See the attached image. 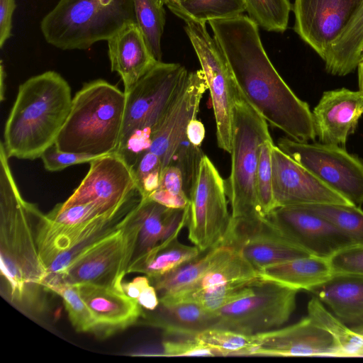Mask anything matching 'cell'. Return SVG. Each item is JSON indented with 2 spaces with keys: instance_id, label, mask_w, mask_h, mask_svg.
<instances>
[{
  "instance_id": "cell-1",
  "label": "cell",
  "mask_w": 363,
  "mask_h": 363,
  "mask_svg": "<svg viewBox=\"0 0 363 363\" xmlns=\"http://www.w3.org/2000/svg\"><path fill=\"white\" fill-rule=\"evenodd\" d=\"M208 23L245 100L268 124L288 138L301 143L315 140L309 106L294 94L272 65L262 43L259 26L242 14Z\"/></svg>"
},
{
  "instance_id": "cell-2",
  "label": "cell",
  "mask_w": 363,
  "mask_h": 363,
  "mask_svg": "<svg viewBox=\"0 0 363 363\" xmlns=\"http://www.w3.org/2000/svg\"><path fill=\"white\" fill-rule=\"evenodd\" d=\"M9 157L0 145L1 274L6 298L30 315L45 308L46 267L39 255L35 228L38 207L22 196Z\"/></svg>"
},
{
  "instance_id": "cell-3",
  "label": "cell",
  "mask_w": 363,
  "mask_h": 363,
  "mask_svg": "<svg viewBox=\"0 0 363 363\" xmlns=\"http://www.w3.org/2000/svg\"><path fill=\"white\" fill-rule=\"evenodd\" d=\"M72 102L68 82L55 71L45 72L22 83L1 141L8 157L29 160L40 157L55 144Z\"/></svg>"
},
{
  "instance_id": "cell-4",
  "label": "cell",
  "mask_w": 363,
  "mask_h": 363,
  "mask_svg": "<svg viewBox=\"0 0 363 363\" xmlns=\"http://www.w3.org/2000/svg\"><path fill=\"white\" fill-rule=\"evenodd\" d=\"M125 94L104 79L84 84L72 98L55 146L62 151L102 156L117 151Z\"/></svg>"
},
{
  "instance_id": "cell-5",
  "label": "cell",
  "mask_w": 363,
  "mask_h": 363,
  "mask_svg": "<svg viewBox=\"0 0 363 363\" xmlns=\"http://www.w3.org/2000/svg\"><path fill=\"white\" fill-rule=\"evenodd\" d=\"M179 63L157 62L125 94L116 151L133 167L151 143L152 133L188 76Z\"/></svg>"
},
{
  "instance_id": "cell-6",
  "label": "cell",
  "mask_w": 363,
  "mask_h": 363,
  "mask_svg": "<svg viewBox=\"0 0 363 363\" xmlns=\"http://www.w3.org/2000/svg\"><path fill=\"white\" fill-rule=\"evenodd\" d=\"M135 22L133 0H60L40 22L45 41L63 50H86Z\"/></svg>"
},
{
  "instance_id": "cell-7",
  "label": "cell",
  "mask_w": 363,
  "mask_h": 363,
  "mask_svg": "<svg viewBox=\"0 0 363 363\" xmlns=\"http://www.w3.org/2000/svg\"><path fill=\"white\" fill-rule=\"evenodd\" d=\"M272 140L269 124L237 89L232 124L231 169L225 180L233 219L264 217L256 194L261 145Z\"/></svg>"
},
{
  "instance_id": "cell-8",
  "label": "cell",
  "mask_w": 363,
  "mask_h": 363,
  "mask_svg": "<svg viewBox=\"0 0 363 363\" xmlns=\"http://www.w3.org/2000/svg\"><path fill=\"white\" fill-rule=\"evenodd\" d=\"M135 207L122 228L82 250L62 272L45 281V289L59 284L91 283L123 291V278L134 257L140 230Z\"/></svg>"
},
{
  "instance_id": "cell-9",
  "label": "cell",
  "mask_w": 363,
  "mask_h": 363,
  "mask_svg": "<svg viewBox=\"0 0 363 363\" xmlns=\"http://www.w3.org/2000/svg\"><path fill=\"white\" fill-rule=\"evenodd\" d=\"M225 180L208 157L201 158L189 194L188 238L201 252L223 243L231 226Z\"/></svg>"
},
{
  "instance_id": "cell-10",
  "label": "cell",
  "mask_w": 363,
  "mask_h": 363,
  "mask_svg": "<svg viewBox=\"0 0 363 363\" xmlns=\"http://www.w3.org/2000/svg\"><path fill=\"white\" fill-rule=\"evenodd\" d=\"M185 32L206 79L212 102L219 148L230 153L233 107L237 87L225 53L206 23L186 22Z\"/></svg>"
},
{
  "instance_id": "cell-11",
  "label": "cell",
  "mask_w": 363,
  "mask_h": 363,
  "mask_svg": "<svg viewBox=\"0 0 363 363\" xmlns=\"http://www.w3.org/2000/svg\"><path fill=\"white\" fill-rule=\"evenodd\" d=\"M298 291L260 278L250 295L214 312L215 328L249 335L277 329L294 313Z\"/></svg>"
},
{
  "instance_id": "cell-12",
  "label": "cell",
  "mask_w": 363,
  "mask_h": 363,
  "mask_svg": "<svg viewBox=\"0 0 363 363\" xmlns=\"http://www.w3.org/2000/svg\"><path fill=\"white\" fill-rule=\"evenodd\" d=\"M277 146L355 206L363 204V161L343 147L281 138Z\"/></svg>"
},
{
  "instance_id": "cell-13",
  "label": "cell",
  "mask_w": 363,
  "mask_h": 363,
  "mask_svg": "<svg viewBox=\"0 0 363 363\" xmlns=\"http://www.w3.org/2000/svg\"><path fill=\"white\" fill-rule=\"evenodd\" d=\"M89 169L79 185L63 203V209L94 202L106 211L124 208L138 202L140 195L134 169L118 152L99 156L89 163Z\"/></svg>"
},
{
  "instance_id": "cell-14",
  "label": "cell",
  "mask_w": 363,
  "mask_h": 363,
  "mask_svg": "<svg viewBox=\"0 0 363 363\" xmlns=\"http://www.w3.org/2000/svg\"><path fill=\"white\" fill-rule=\"evenodd\" d=\"M223 244L238 251L258 272L271 265L311 255L284 235L266 216L232 219Z\"/></svg>"
},
{
  "instance_id": "cell-15",
  "label": "cell",
  "mask_w": 363,
  "mask_h": 363,
  "mask_svg": "<svg viewBox=\"0 0 363 363\" xmlns=\"http://www.w3.org/2000/svg\"><path fill=\"white\" fill-rule=\"evenodd\" d=\"M363 0H295L294 31L324 60Z\"/></svg>"
},
{
  "instance_id": "cell-16",
  "label": "cell",
  "mask_w": 363,
  "mask_h": 363,
  "mask_svg": "<svg viewBox=\"0 0 363 363\" xmlns=\"http://www.w3.org/2000/svg\"><path fill=\"white\" fill-rule=\"evenodd\" d=\"M266 217L294 244L311 255L329 259L354 242L330 222L301 205L274 208Z\"/></svg>"
},
{
  "instance_id": "cell-17",
  "label": "cell",
  "mask_w": 363,
  "mask_h": 363,
  "mask_svg": "<svg viewBox=\"0 0 363 363\" xmlns=\"http://www.w3.org/2000/svg\"><path fill=\"white\" fill-rule=\"evenodd\" d=\"M207 89L206 79L201 69L189 72L183 86L155 128L147 150L160 158L163 169L171 163L186 135L189 123L197 118L201 101Z\"/></svg>"
},
{
  "instance_id": "cell-18",
  "label": "cell",
  "mask_w": 363,
  "mask_h": 363,
  "mask_svg": "<svg viewBox=\"0 0 363 363\" xmlns=\"http://www.w3.org/2000/svg\"><path fill=\"white\" fill-rule=\"evenodd\" d=\"M260 335L259 345L243 356L345 357L334 337L309 315L294 325Z\"/></svg>"
},
{
  "instance_id": "cell-19",
  "label": "cell",
  "mask_w": 363,
  "mask_h": 363,
  "mask_svg": "<svg viewBox=\"0 0 363 363\" xmlns=\"http://www.w3.org/2000/svg\"><path fill=\"white\" fill-rule=\"evenodd\" d=\"M272 167L276 208L312 203L352 204L275 145L272 148Z\"/></svg>"
},
{
  "instance_id": "cell-20",
  "label": "cell",
  "mask_w": 363,
  "mask_h": 363,
  "mask_svg": "<svg viewBox=\"0 0 363 363\" xmlns=\"http://www.w3.org/2000/svg\"><path fill=\"white\" fill-rule=\"evenodd\" d=\"M363 115V93L346 88L325 91L312 112L320 143L345 147Z\"/></svg>"
},
{
  "instance_id": "cell-21",
  "label": "cell",
  "mask_w": 363,
  "mask_h": 363,
  "mask_svg": "<svg viewBox=\"0 0 363 363\" xmlns=\"http://www.w3.org/2000/svg\"><path fill=\"white\" fill-rule=\"evenodd\" d=\"M74 285L95 319L98 335L108 336L143 316L142 307L123 291L91 283Z\"/></svg>"
},
{
  "instance_id": "cell-22",
  "label": "cell",
  "mask_w": 363,
  "mask_h": 363,
  "mask_svg": "<svg viewBox=\"0 0 363 363\" xmlns=\"http://www.w3.org/2000/svg\"><path fill=\"white\" fill-rule=\"evenodd\" d=\"M107 42L111 71L121 77L124 92L158 62L135 22L125 25Z\"/></svg>"
},
{
  "instance_id": "cell-23",
  "label": "cell",
  "mask_w": 363,
  "mask_h": 363,
  "mask_svg": "<svg viewBox=\"0 0 363 363\" xmlns=\"http://www.w3.org/2000/svg\"><path fill=\"white\" fill-rule=\"evenodd\" d=\"M308 291L341 322L360 335L363 333V276L333 274Z\"/></svg>"
},
{
  "instance_id": "cell-24",
  "label": "cell",
  "mask_w": 363,
  "mask_h": 363,
  "mask_svg": "<svg viewBox=\"0 0 363 363\" xmlns=\"http://www.w3.org/2000/svg\"><path fill=\"white\" fill-rule=\"evenodd\" d=\"M134 215L139 223L140 230L133 259L181 231L187 223L189 206L171 208L149 198H141L134 208Z\"/></svg>"
},
{
  "instance_id": "cell-25",
  "label": "cell",
  "mask_w": 363,
  "mask_h": 363,
  "mask_svg": "<svg viewBox=\"0 0 363 363\" xmlns=\"http://www.w3.org/2000/svg\"><path fill=\"white\" fill-rule=\"evenodd\" d=\"M150 311L143 314L145 323L163 330L167 335L194 337L207 329L215 328L218 321L214 312L192 302L160 303Z\"/></svg>"
},
{
  "instance_id": "cell-26",
  "label": "cell",
  "mask_w": 363,
  "mask_h": 363,
  "mask_svg": "<svg viewBox=\"0 0 363 363\" xmlns=\"http://www.w3.org/2000/svg\"><path fill=\"white\" fill-rule=\"evenodd\" d=\"M262 279L297 291H309L333 274L328 259L309 255L267 267L258 272Z\"/></svg>"
},
{
  "instance_id": "cell-27",
  "label": "cell",
  "mask_w": 363,
  "mask_h": 363,
  "mask_svg": "<svg viewBox=\"0 0 363 363\" xmlns=\"http://www.w3.org/2000/svg\"><path fill=\"white\" fill-rule=\"evenodd\" d=\"M180 232L175 233L148 252L133 259L128 273H143L152 279L199 257L201 252L196 246L184 245L179 241Z\"/></svg>"
},
{
  "instance_id": "cell-28",
  "label": "cell",
  "mask_w": 363,
  "mask_h": 363,
  "mask_svg": "<svg viewBox=\"0 0 363 363\" xmlns=\"http://www.w3.org/2000/svg\"><path fill=\"white\" fill-rule=\"evenodd\" d=\"M363 51V3L349 25L331 44L325 60L326 71L343 77L354 72Z\"/></svg>"
},
{
  "instance_id": "cell-29",
  "label": "cell",
  "mask_w": 363,
  "mask_h": 363,
  "mask_svg": "<svg viewBox=\"0 0 363 363\" xmlns=\"http://www.w3.org/2000/svg\"><path fill=\"white\" fill-rule=\"evenodd\" d=\"M233 247L222 244L209 250L201 257H197L171 272L150 279L160 294L159 297L179 292L198 281L213 265L229 254Z\"/></svg>"
},
{
  "instance_id": "cell-30",
  "label": "cell",
  "mask_w": 363,
  "mask_h": 363,
  "mask_svg": "<svg viewBox=\"0 0 363 363\" xmlns=\"http://www.w3.org/2000/svg\"><path fill=\"white\" fill-rule=\"evenodd\" d=\"M258 278H260L258 271L238 251L233 247V250L229 254L213 265L198 281L176 294L250 281Z\"/></svg>"
},
{
  "instance_id": "cell-31",
  "label": "cell",
  "mask_w": 363,
  "mask_h": 363,
  "mask_svg": "<svg viewBox=\"0 0 363 363\" xmlns=\"http://www.w3.org/2000/svg\"><path fill=\"white\" fill-rule=\"evenodd\" d=\"M307 311L308 315L334 337L345 357H363V335L341 322L315 296L308 303Z\"/></svg>"
},
{
  "instance_id": "cell-32",
  "label": "cell",
  "mask_w": 363,
  "mask_h": 363,
  "mask_svg": "<svg viewBox=\"0 0 363 363\" xmlns=\"http://www.w3.org/2000/svg\"><path fill=\"white\" fill-rule=\"evenodd\" d=\"M171 11L185 22L206 23L240 16L246 11V5L244 0H184Z\"/></svg>"
},
{
  "instance_id": "cell-33",
  "label": "cell",
  "mask_w": 363,
  "mask_h": 363,
  "mask_svg": "<svg viewBox=\"0 0 363 363\" xmlns=\"http://www.w3.org/2000/svg\"><path fill=\"white\" fill-rule=\"evenodd\" d=\"M162 0H133L135 23L155 58L162 61L161 39L165 25Z\"/></svg>"
},
{
  "instance_id": "cell-34",
  "label": "cell",
  "mask_w": 363,
  "mask_h": 363,
  "mask_svg": "<svg viewBox=\"0 0 363 363\" xmlns=\"http://www.w3.org/2000/svg\"><path fill=\"white\" fill-rule=\"evenodd\" d=\"M310 212L325 219L347 235L354 245H363V211L353 204H303Z\"/></svg>"
},
{
  "instance_id": "cell-35",
  "label": "cell",
  "mask_w": 363,
  "mask_h": 363,
  "mask_svg": "<svg viewBox=\"0 0 363 363\" xmlns=\"http://www.w3.org/2000/svg\"><path fill=\"white\" fill-rule=\"evenodd\" d=\"M195 337L216 350L218 356H243L261 340L260 333L249 335L218 328L207 329Z\"/></svg>"
},
{
  "instance_id": "cell-36",
  "label": "cell",
  "mask_w": 363,
  "mask_h": 363,
  "mask_svg": "<svg viewBox=\"0 0 363 363\" xmlns=\"http://www.w3.org/2000/svg\"><path fill=\"white\" fill-rule=\"evenodd\" d=\"M248 17L262 28L283 33L292 9L289 0H244Z\"/></svg>"
},
{
  "instance_id": "cell-37",
  "label": "cell",
  "mask_w": 363,
  "mask_h": 363,
  "mask_svg": "<svg viewBox=\"0 0 363 363\" xmlns=\"http://www.w3.org/2000/svg\"><path fill=\"white\" fill-rule=\"evenodd\" d=\"M48 290L63 299L69 320L77 332L96 334L95 319L74 284H55L48 286Z\"/></svg>"
},
{
  "instance_id": "cell-38",
  "label": "cell",
  "mask_w": 363,
  "mask_h": 363,
  "mask_svg": "<svg viewBox=\"0 0 363 363\" xmlns=\"http://www.w3.org/2000/svg\"><path fill=\"white\" fill-rule=\"evenodd\" d=\"M149 199L171 208H184L189 205V197L184 189L181 170L170 164L162 169L157 189Z\"/></svg>"
},
{
  "instance_id": "cell-39",
  "label": "cell",
  "mask_w": 363,
  "mask_h": 363,
  "mask_svg": "<svg viewBox=\"0 0 363 363\" xmlns=\"http://www.w3.org/2000/svg\"><path fill=\"white\" fill-rule=\"evenodd\" d=\"M274 145L272 140H267L260 146L256 175V194L263 216H267L276 208L272 189V148Z\"/></svg>"
},
{
  "instance_id": "cell-40",
  "label": "cell",
  "mask_w": 363,
  "mask_h": 363,
  "mask_svg": "<svg viewBox=\"0 0 363 363\" xmlns=\"http://www.w3.org/2000/svg\"><path fill=\"white\" fill-rule=\"evenodd\" d=\"M203 155L200 147L194 145L186 135L178 146L170 163L176 165L181 170L184 191L189 197Z\"/></svg>"
},
{
  "instance_id": "cell-41",
  "label": "cell",
  "mask_w": 363,
  "mask_h": 363,
  "mask_svg": "<svg viewBox=\"0 0 363 363\" xmlns=\"http://www.w3.org/2000/svg\"><path fill=\"white\" fill-rule=\"evenodd\" d=\"M133 169L141 198H148L160 184L163 169L160 158L147 150L139 157Z\"/></svg>"
},
{
  "instance_id": "cell-42",
  "label": "cell",
  "mask_w": 363,
  "mask_h": 363,
  "mask_svg": "<svg viewBox=\"0 0 363 363\" xmlns=\"http://www.w3.org/2000/svg\"><path fill=\"white\" fill-rule=\"evenodd\" d=\"M328 260L333 274L363 276V245H354L341 249Z\"/></svg>"
},
{
  "instance_id": "cell-43",
  "label": "cell",
  "mask_w": 363,
  "mask_h": 363,
  "mask_svg": "<svg viewBox=\"0 0 363 363\" xmlns=\"http://www.w3.org/2000/svg\"><path fill=\"white\" fill-rule=\"evenodd\" d=\"M99 156L60 150L55 145L43 152L40 158L47 171L58 172L79 164L90 163Z\"/></svg>"
},
{
  "instance_id": "cell-44",
  "label": "cell",
  "mask_w": 363,
  "mask_h": 363,
  "mask_svg": "<svg viewBox=\"0 0 363 363\" xmlns=\"http://www.w3.org/2000/svg\"><path fill=\"white\" fill-rule=\"evenodd\" d=\"M167 357L179 356H218L213 349L204 345L194 337L184 340H165L162 342V353Z\"/></svg>"
},
{
  "instance_id": "cell-45",
  "label": "cell",
  "mask_w": 363,
  "mask_h": 363,
  "mask_svg": "<svg viewBox=\"0 0 363 363\" xmlns=\"http://www.w3.org/2000/svg\"><path fill=\"white\" fill-rule=\"evenodd\" d=\"M16 8L15 0H0V48L11 35L12 18Z\"/></svg>"
},
{
  "instance_id": "cell-46",
  "label": "cell",
  "mask_w": 363,
  "mask_h": 363,
  "mask_svg": "<svg viewBox=\"0 0 363 363\" xmlns=\"http://www.w3.org/2000/svg\"><path fill=\"white\" fill-rule=\"evenodd\" d=\"M136 301L141 307L149 311L155 310L160 304L157 290L151 284L142 290Z\"/></svg>"
},
{
  "instance_id": "cell-47",
  "label": "cell",
  "mask_w": 363,
  "mask_h": 363,
  "mask_svg": "<svg viewBox=\"0 0 363 363\" xmlns=\"http://www.w3.org/2000/svg\"><path fill=\"white\" fill-rule=\"evenodd\" d=\"M150 284L147 276L138 277L131 281H123L122 289L128 296L136 301L142 290Z\"/></svg>"
},
{
  "instance_id": "cell-48",
  "label": "cell",
  "mask_w": 363,
  "mask_h": 363,
  "mask_svg": "<svg viewBox=\"0 0 363 363\" xmlns=\"http://www.w3.org/2000/svg\"><path fill=\"white\" fill-rule=\"evenodd\" d=\"M189 140L195 146L200 147L205 137V128L199 119H192L188 124L186 131Z\"/></svg>"
},
{
  "instance_id": "cell-49",
  "label": "cell",
  "mask_w": 363,
  "mask_h": 363,
  "mask_svg": "<svg viewBox=\"0 0 363 363\" xmlns=\"http://www.w3.org/2000/svg\"><path fill=\"white\" fill-rule=\"evenodd\" d=\"M0 91H1V101H3L4 99V91H5V84L4 81L6 78V73L4 69V66L2 64V61L1 62V71H0Z\"/></svg>"
},
{
  "instance_id": "cell-50",
  "label": "cell",
  "mask_w": 363,
  "mask_h": 363,
  "mask_svg": "<svg viewBox=\"0 0 363 363\" xmlns=\"http://www.w3.org/2000/svg\"><path fill=\"white\" fill-rule=\"evenodd\" d=\"M359 91L363 93V58L357 67Z\"/></svg>"
},
{
  "instance_id": "cell-51",
  "label": "cell",
  "mask_w": 363,
  "mask_h": 363,
  "mask_svg": "<svg viewBox=\"0 0 363 363\" xmlns=\"http://www.w3.org/2000/svg\"><path fill=\"white\" fill-rule=\"evenodd\" d=\"M169 10L171 11L175 6H178L179 4L183 2L184 0H162Z\"/></svg>"
},
{
  "instance_id": "cell-52",
  "label": "cell",
  "mask_w": 363,
  "mask_h": 363,
  "mask_svg": "<svg viewBox=\"0 0 363 363\" xmlns=\"http://www.w3.org/2000/svg\"><path fill=\"white\" fill-rule=\"evenodd\" d=\"M362 58H363V51H362ZM362 59H361V60H362Z\"/></svg>"
},
{
  "instance_id": "cell-53",
  "label": "cell",
  "mask_w": 363,
  "mask_h": 363,
  "mask_svg": "<svg viewBox=\"0 0 363 363\" xmlns=\"http://www.w3.org/2000/svg\"><path fill=\"white\" fill-rule=\"evenodd\" d=\"M361 335H363V333Z\"/></svg>"
}]
</instances>
